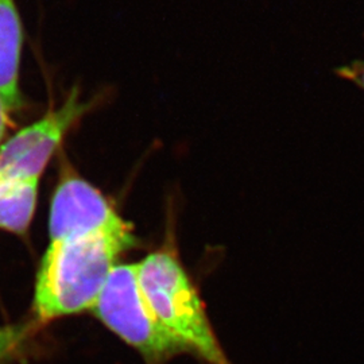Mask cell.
Wrapping results in <instances>:
<instances>
[{
    "label": "cell",
    "instance_id": "3",
    "mask_svg": "<svg viewBox=\"0 0 364 364\" xmlns=\"http://www.w3.org/2000/svg\"><path fill=\"white\" fill-rule=\"evenodd\" d=\"M109 331L139 352L146 364H166L189 347L161 323L138 281V263L117 264L91 311Z\"/></svg>",
    "mask_w": 364,
    "mask_h": 364
},
{
    "label": "cell",
    "instance_id": "4",
    "mask_svg": "<svg viewBox=\"0 0 364 364\" xmlns=\"http://www.w3.org/2000/svg\"><path fill=\"white\" fill-rule=\"evenodd\" d=\"M88 111L77 90L65 102L0 146V183L39 180L66 134Z\"/></svg>",
    "mask_w": 364,
    "mask_h": 364
},
{
    "label": "cell",
    "instance_id": "7",
    "mask_svg": "<svg viewBox=\"0 0 364 364\" xmlns=\"http://www.w3.org/2000/svg\"><path fill=\"white\" fill-rule=\"evenodd\" d=\"M38 185L39 180L0 183V230L26 232L37 207Z\"/></svg>",
    "mask_w": 364,
    "mask_h": 364
},
{
    "label": "cell",
    "instance_id": "2",
    "mask_svg": "<svg viewBox=\"0 0 364 364\" xmlns=\"http://www.w3.org/2000/svg\"><path fill=\"white\" fill-rule=\"evenodd\" d=\"M138 281L151 309L192 353L208 364H232L209 321L205 304L182 264L174 227L165 242L138 262Z\"/></svg>",
    "mask_w": 364,
    "mask_h": 364
},
{
    "label": "cell",
    "instance_id": "5",
    "mask_svg": "<svg viewBox=\"0 0 364 364\" xmlns=\"http://www.w3.org/2000/svg\"><path fill=\"white\" fill-rule=\"evenodd\" d=\"M131 230L130 223L123 220L97 188L81 178L77 173L65 170L50 204V240Z\"/></svg>",
    "mask_w": 364,
    "mask_h": 364
},
{
    "label": "cell",
    "instance_id": "10",
    "mask_svg": "<svg viewBox=\"0 0 364 364\" xmlns=\"http://www.w3.org/2000/svg\"><path fill=\"white\" fill-rule=\"evenodd\" d=\"M9 112L10 108L4 103L3 97L0 96V146L4 139L6 131H7V124H9Z\"/></svg>",
    "mask_w": 364,
    "mask_h": 364
},
{
    "label": "cell",
    "instance_id": "8",
    "mask_svg": "<svg viewBox=\"0 0 364 364\" xmlns=\"http://www.w3.org/2000/svg\"><path fill=\"white\" fill-rule=\"evenodd\" d=\"M33 326V323L0 326V364L6 363L21 348Z\"/></svg>",
    "mask_w": 364,
    "mask_h": 364
},
{
    "label": "cell",
    "instance_id": "6",
    "mask_svg": "<svg viewBox=\"0 0 364 364\" xmlns=\"http://www.w3.org/2000/svg\"><path fill=\"white\" fill-rule=\"evenodd\" d=\"M23 30L15 0H0V96L10 111L19 108V68Z\"/></svg>",
    "mask_w": 364,
    "mask_h": 364
},
{
    "label": "cell",
    "instance_id": "9",
    "mask_svg": "<svg viewBox=\"0 0 364 364\" xmlns=\"http://www.w3.org/2000/svg\"><path fill=\"white\" fill-rule=\"evenodd\" d=\"M336 73L340 77L351 81L355 85L364 90V61L362 60L352 61L351 64L340 66L336 69Z\"/></svg>",
    "mask_w": 364,
    "mask_h": 364
},
{
    "label": "cell",
    "instance_id": "1",
    "mask_svg": "<svg viewBox=\"0 0 364 364\" xmlns=\"http://www.w3.org/2000/svg\"><path fill=\"white\" fill-rule=\"evenodd\" d=\"M136 245L132 230L50 240L36 284L34 312L39 321L92 311L117 258Z\"/></svg>",
    "mask_w": 364,
    "mask_h": 364
}]
</instances>
